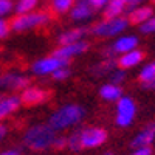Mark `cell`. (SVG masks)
<instances>
[{
  "mask_svg": "<svg viewBox=\"0 0 155 155\" xmlns=\"http://www.w3.org/2000/svg\"><path fill=\"white\" fill-rule=\"evenodd\" d=\"M54 138H56V135H54L53 129L50 126L41 124V126L31 127L30 130L25 134L23 143L31 150H45V149L53 146Z\"/></svg>",
  "mask_w": 155,
  "mask_h": 155,
  "instance_id": "1",
  "label": "cell"
},
{
  "mask_svg": "<svg viewBox=\"0 0 155 155\" xmlns=\"http://www.w3.org/2000/svg\"><path fill=\"white\" fill-rule=\"evenodd\" d=\"M82 109L78 106H67L61 109L58 113H54L50 120V127L53 130H59V129H65L74 123H78L82 118Z\"/></svg>",
  "mask_w": 155,
  "mask_h": 155,
  "instance_id": "2",
  "label": "cell"
},
{
  "mask_svg": "<svg viewBox=\"0 0 155 155\" xmlns=\"http://www.w3.org/2000/svg\"><path fill=\"white\" fill-rule=\"evenodd\" d=\"M50 20V16L47 14V11H39L34 14H19L16 17H12L8 25L9 28L16 30V31H23L28 28H34V27H41V25L47 23Z\"/></svg>",
  "mask_w": 155,
  "mask_h": 155,
  "instance_id": "3",
  "label": "cell"
},
{
  "mask_svg": "<svg viewBox=\"0 0 155 155\" xmlns=\"http://www.w3.org/2000/svg\"><path fill=\"white\" fill-rule=\"evenodd\" d=\"M107 141V132L102 127H88L79 130V143L81 149H93L99 147Z\"/></svg>",
  "mask_w": 155,
  "mask_h": 155,
  "instance_id": "4",
  "label": "cell"
},
{
  "mask_svg": "<svg viewBox=\"0 0 155 155\" xmlns=\"http://www.w3.org/2000/svg\"><path fill=\"white\" fill-rule=\"evenodd\" d=\"M137 113V106L132 101V98L124 96L118 101V109H116V124L120 127L130 126Z\"/></svg>",
  "mask_w": 155,
  "mask_h": 155,
  "instance_id": "5",
  "label": "cell"
},
{
  "mask_svg": "<svg viewBox=\"0 0 155 155\" xmlns=\"http://www.w3.org/2000/svg\"><path fill=\"white\" fill-rule=\"evenodd\" d=\"M51 96H53V92H50V90H45L41 87H31V88H25L19 99L25 107H33L48 101Z\"/></svg>",
  "mask_w": 155,
  "mask_h": 155,
  "instance_id": "6",
  "label": "cell"
},
{
  "mask_svg": "<svg viewBox=\"0 0 155 155\" xmlns=\"http://www.w3.org/2000/svg\"><path fill=\"white\" fill-rule=\"evenodd\" d=\"M127 19L124 17H115V19H110V20H104L98 23L96 27L93 28V33L95 34H99V36H115L121 31H124V28L127 27Z\"/></svg>",
  "mask_w": 155,
  "mask_h": 155,
  "instance_id": "7",
  "label": "cell"
},
{
  "mask_svg": "<svg viewBox=\"0 0 155 155\" xmlns=\"http://www.w3.org/2000/svg\"><path fill=\"white\" fill-rule=\"evenodd\" d=\"M68 64V61H64V59H58V58H47L36 62L33 65V70L37 74H47V73H54L56 70L65 67Z\"/></svg>",
  "mask_w": 155,
  "mask_h": 155,
  "instance_id": "8",
  "label": "cell"
},
{
  "mask_svg": "<svg viewBox=\"0 0 155 155\" xmlns=\"http://www.w3.org/2000/svg\"><path fill=\"white\" fill-rule=\"evenodd\" d=\"M155 141V123L147 124L132 141V147H150V144Z\"/></svg>",
  "mask_w": 155,
  "mask_h": 155,
  "instance_id": "9",
  "label": "cell"
},
{
  "mask_svg": "<svg viewBox=\"0 0 155 155\" xmlns=\"http://www.w3.org/2000/svg\"><path fill=\"white\" fill-rule=\"evenodd\" d=\"M87 48H88V44H85V42H76V44L65 45V47H62V48H58V50H54L53 58L64 59V61H68L71 56L82 53V51H85Z\"/></svg>",
  "mask_w": 155,
  "mask_h": 155,
  "instance_id": "10",
  "label": "cell"
},
{
  "mask_svg": "<svg viewBox=\"0 0 155 155\" xmlns=\"http://www.w3.org/2000/svg\"><path fill=\"white\" fill-rule=\"evenodd\" d=\"M144 59V53L141 50L135 48L132 51H129V53H124L121 54V58L118 59V62H116V65H118L121 70H126V68H132L135 65H138V64Z\"/></svg>",
  "mask_w": 155,
  "mask_h": 155,
  "instance_id": "11",
  "label": "cell"
},
{
  "mask_svg": "<svg viewBox=\"0 0 155 155\" xmlns=\"http://www.w3.org/2000/svg\"><path fill=\"white\" fill-rule=\"evenodd\" d=\"M152 16H153V11H152L150 6H140V8H134L130 12H129L127 22L134 23V25H143Z\"/></svg>",
  "mask_w": 155,
  "mask_h": 155,
  "instance_id": "12",
  "label": "cell"
},
{
  "mask_svg": "<svg viewBox=\"0 0 155 155\" xmlns=\"http://www.w3.org/2000/svg\"><path fill=\"white\" fill-rule=\"evenodd\" d=\"M138 45V39L135 36H124V37H120L118 41H116L112 47L113 50V53H129V51H132L135 50Z\"/></svg>",
  "mask_w": 155,
  "mask_h": 155,
  "instance_id": "13",
  "label": "cell"
},
{
  "mask_svg": "<svg viewBox=\"0 0 155 155\" xmlns=\"http://www.w3.org/2000/svg\"><path fill=\"white\" fill-rule=\"evenodd\" d=\"M30 84V79L23 76H14V74H5V76H0V85H6L9 88H14V90H20L25 88Z\"/></svg>",
  "mask_w": 155,
  "mask_h": 155,
  "instance_id": "14",
  "label": "cell"
},
{
  "mask_svg": "<svg viewBox=\"0 0 155 155\" xmlns=\"http://www.w3.org/2000/svg\"><path fill=\"white\" fill-rule=\"evenodd\" d=\"M126 8H127V5H126L124 0H109L107 6H106V11H104L106 20L120 17V14H123V12L126 11Z\"/></svg>",
  "mask_w": 155,
  "mask_h": 155,
  "instance_id": "15",
  "label": "cell"
},
{
  "mask_svg": "<svg viewBox=\"0 0 155 155\" xmlns=\"http://www.w3.org/2000/svg\"><path fill=\"white\" fill-rule=\"evenodd\" d=\"M73 3H74V0H51V5L47 9V14L50 16V19H53L58 14L68 11Z\"/></svg>",
  "mask_w": 155,
  "mask_h": 155,
  "instance_id": "16",
  "label": "cell"
},
{
  "mask_svg": "<svg viewBox=\"0 0 155 155\" xmlns=\"http://www.w3.org/2000/svg\"><path fill=\"white\" fill-rule=\"evenodd\" d=\"M20 104V99L16 96H9V98H0V120H3L5 116L17 110Z\"/></svg>",
  "mask_w": 155,
  "mask_h": 155,
  "instance_id": "17",
  "label": "cell"
},
{
  "mask_svg": "<svg viewBox=\"0 0 155 155\" xmlns=\"http://www.w3.org/2000/svg\"><path fill=\"white\" fill-rule=\"evenodd\" d=\"M84 34H85V30H84V28H78V30L67 31V33H64V34L59 37V44H61L62 47L76 44V42H79V39H81Z\"/></svg>",
  "mask_w": 155,
  "mask_h": 155,
  "instance_id": "18",
  "label": "cell"
},
{
  "mask_svg": "<svg viewBox=\"0 0 155 155\" xmlns=\"http://www.w3.org/2000/svg\"><path fill=\"white\" fill-rule=\"evenodd\" d=\"M90 14H92V6H90V3L85 2V0H79L71 11L73 19H84V17H88Z\"/></svg>",
  "mask_w": 155,
  "mask_h": 155,
  "instance_id": "19",
  "label": "cell"
},
{
  "mask_svg": "<svg viewBox=\"0 0 155 155\" xmlns=\"http://www.w3.org/2000/svg\"><path fill=\"white\" fill-rule=\"evenodd\" d=\"M101 96L107 101H116L121 98V88H120V85L107 84L101 88Z\"/></svg>",
  "mask_w": 155,
  "mask_h": 155,
  "instance_id": "20",
  "label": "cell"
},
{
  "mask_svg": "<svg viewBox=\"0 0 155 155\" xmlns=\"http://www.w3.org/2000/svg\"><path fill=\"white\" fill-rule=\"evenodd\" d=\"M138 79H140V82L143 84V85L155 79V62H150V64H147V65H146L143 70L140 71Z\"/></svg>",
  "mask_w": 155,
  "mask_h": 155,
  "instance_id": "21",
  "label": "cell"
},
{
  "mask_svg": "<svg viewBox=\"0 0 155 155\" xmlns=\"http://www.w3.org/2000/svg\"><path fill=\"white\" fill-rule=\"evenodd\" d=\"M37 3V0H20V2L17 3V12L19 14H27L28 11H31Z\"/></svg>",
  "mask_w": 155,
  "mask_h": 155,
  "instance_id": "22",
  "label": "cell"
},
{
  "mask_svg": "<svg viewBox=\"0 0 155 155\" xmlns=\"http://www.w3.org/2000/svg\"><path fill=\"white\" fill-rule=\"evenodd\" d=\"M67 146L70 147V150L78 152L81 150V143H79V132H74L70 138H67Z\"/></svg>",
  "mask_w": 155,
  "mask_h": 155,
  "instance_id": "23",
  "label": "cell"
},
{
  "mask_svg": "<svg viewBox=\"0 0 155 155\" xmlns=\"http://www.w3.org/2000/svg\"><path fill=\"white\" fill-rule=\"evenodd\" d=\"M140 31L144 33V34L155 33V16H152L147 22H144L143 25H141V27H140Z\"/></svg>",
  "mask_w": 155,
  "mask_h": 155,
  "instance_id": "24",
  "label": "cell"
},
{
  "mask_svg": "<svg viewBox=\"0 0 155 155\" xmlns=\"http://www.w3.org/2000/svg\"><path fill=\"white\" fill-rule=\"evenodd\" d=\"M11 8H12L11 0H0V14H6Z\"/></svg>",
  "mask_w": 155,
  "mask_h": 155,
  "instance_id": "25",
  "label": "cell"
},
{
  "mask_svg": "<svg viewBox=\"0 0 155 155\" xmlns=\"http://www.w3.org/2000/svg\"><path fill=\"white\" fill-rule=\"evenodd\" d=\"M68 70L65 68V67H62V68H59V70H56L54 73H53V76H54V79H65V78L68 76Z\"/></svg>",
  "mask_w": 155,
  "mask_h": 155,
  "instance_id": "26",
  "label": "cell"
},
{
  "mask_svg": "<svg viewBox=\"0 0 155 155\" xmlns=\"http://www.w3.org/2000/svg\"><path fill=\"white\" fill-rule=\"evenodd\" d=\"M67 146V138H59L56 137L54 141H53V146L51 147H54V149H62V147H65Z\"/></svg>",
  "mask_w": 155,
  "mask_h": 155,
  "instance_id": "27",
  "label": "cell"
},
{
  "mask_svg": "<svg viewBox=\"0 0 155 155\" xmlns=\"http://www.w3.org/2000/svg\"><path fill=\"white\" fill-rule=\"evenodd\" d=\"M130 155H152V149L150 147H137Z\"/></svg>",
  "mask_w": 155,
  "mask_h": 155,
  "instance_id": "28",
  "label": "cell"
},
{
  "mask_svg": "<svg viewBox=\"0 0 155 155\" xmlns=\"http://www.w3.org/2000/svg\"><path fill=\"white\" fill-rule=\"evenodd\" d=\"M124 81V71H118V73H115L113 74V78H112V84H115V85H118L120 82H123Z\"/></svg>",
  "mask_w": 155,
  "mask_h": 155,
  "instance_id": "29",
  "label": "cell"
},
{
  "mask_svg": "<svg viewBox=\"0 0 155 155\" xmlns=\"http://www.w3.org/2000/svg\"><path fill=\"white\" fill-rule=\"evenodd\" d=\"M9 31V25L8 22H3V20H0V37H5Z\"/></svg>",
  "mask_w": 155,
  "mask_h": 155,
  "instance_id": "30",
  "label": "cell"
},
{
  "mask_svg": "<svg viewBox=\"0 0 155 155\" xmlns=\"http://www.w3.org/2000/svg\"><path fill=\"white\" fill-rule=\"evenodd\" d=\"M107 2L109 0H88L90 6H93V8H101V6H104Z\"/></svg>",
  "mask_w": 155,
  "mask_h": 155,
  "instance_id": "31",
  "label": "cell"
},
{
  "mask_svg": "<svg viewBox=\"0 0 155 155\" xmlns=\"http://www.w3.org/2000/svg\"><path fill=\"white\" fill-rule=\"evenodd\" d=\"M0 155H20V152L17 149H6L3 152H0Z\"/></svg>",
  "mask_w": 155,
  "mask_h": 155,
  "instance_id": "32",
  "label": "cell"
},
{
  "mask_svg": "<svg viewBox=\"0 0 155 155\" xmlns=\"http://www.w3.org/2000/svg\"><path fill=\"white\" fill-rule=\"evenodd\" d=\"M124 2H126L127 6H137L140 2H143V0H124Z\"/></svg>",
  "mask_w": 155,
  "mask_h": 155,
  "instance_id": "33",
  "label": "cell"
},
{
  "mask_svg": "<svg viewBox=\"0 0 155 155\" xmlns=\"http://www.w3.org/2000/svg\"><path fill=\"white\" fill-rule=\"evenodd\" d=\"M5 135H6V127L3 124H0V140H3Z\"/></svg>",
  "mask_w": 155,
  "mask_h": 155,
  "instance_id": "34",
  "label": "cell"
},
{
  "mask_svg": "<svg viewBox=\"0 0 155 155\" xmlns=\"http://www.w3.org/2000/svg\"><path fill=\"white\" fill-rule=\"evenodd\" d=\"M143 87H144V88H150V90H155V79H153V81H150V82H147V84H144Z\"/></svg>",
  "mask_w": 155,
  "mask_h": 155,
  "instance_id": "35",
  "label": "cell"
},
{
  "mask_svg": "<svg viewBox=\"0 0 155 155\" xmlns=\"http://www.w3.org/2000/svg\"><path fill=\"white\" fill-rule=\"evenodd\" d=\"M104 155H113V153H104Z\"/></svg>",
  "mask_w": 155,
  "mask_h": 155,
  "instance_id": "36",
  "label": "cell"
},
{
  "mask_svg": "<svg viewBox=\"0 0 155 155\" xmlns=\"http://www.w3.org/2000/svg\"><path fill=\"white\" fill-rule=\"evenodd\" d=\"M152 2H153V3H155V0H152Z\"/></svg>",
  "mask_w": 155,
  "mask_h": 155,
  "instance_id": "37",
  "label": "cell"
}]
</instances>
